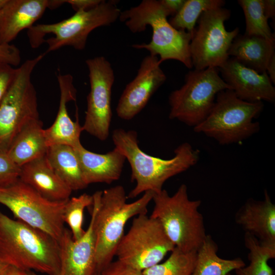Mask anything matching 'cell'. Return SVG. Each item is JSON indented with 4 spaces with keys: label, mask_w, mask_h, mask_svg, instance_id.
<instances>
[{
    "label": "cell",
    "mask_w": 275,
    "mask_h": 275,
    "mask_svg": "<svg viewBox=\"0 0 275 275\" xmlns=\"http://www.w3.org/2000/svg\"><path fill=\"white\" fill-rule=\"evenodd\" d=\"M112 137L115 148L130 164L131 180L135 182L127 198L133 199L149 191L159 193L167 180L186 171L200 159L199 150L187 142L178 146L173 158L163 159L143 152L139 147L138 134L134 130L117 128L113 131Z\"/></svg>",
    "instance_id": "cell-1"
},
{
    "label": "cell",
    "mask_w": 275,
    "mask_h": 275,
    "mask_svg": "<svg viewBox=\"0 0 275 275\" xmlns=\"http://www.w3.org/2000/svg\"><path fill=\"white\" fill-rule=\"evenodd\" d=\"M0 258L24 271L58 275L59 241L47 233L0 211Z\"/></svg>",
    "instance_id": "cell-2"
},
{
    "label": "cell",
    "mask_w": 275,
    "mask_h": 275,
    "mask_svg": "<svg viewBox=\"0 0 275 275\" xmlns=\"http://www.w3.org/2000/svg\"><path fill=\"white\" fill-rule=\"evenodd\" d=\"M153 193H144L139 199L127 203V196L122 185H116L93 195L94 233L97 271L113 261L117 248L124 235L129 219L147 214Z\"/></svg>",
    "instance_id": "cell-3"
},
{
    "label": "cell",
    "mask_w": 275,
    "mask_h": 275,
    "mask_svg": "<svg viewBox=\"0 0 275 275\" xmlns=\"http://www.w3.org/2000/svg\"><path fill=\"white\" fill-rule=\"evenodd\" d=\"M168 16L160 1L143 0L138 6L121 11L119 19L134 33L145 31L148 25L152 28L151 41L134 44L133 47L146 49L151 56H159L161 63L175 60L191 69L189 44L193 35L173 28L167 20Z\"/></svg>",
    "instance_id": "cell-4"
},
{
    "label": "cell",
    "mask_w": 275,
    "mask_h": 275,
    "mask_svg": "<svg viewBox=\"0 0 275 275\" xmlns=\"http://www.w3.org/2000/svg\"><path fill=\"white\" fill-rule=\"evenodd\" d=\"M152 200L150 216L159 222L175 247L184 252H196L207 235L199 211L201 201L189 199L184 184L172 196L163 189L153 193Z\"/></svg>",
    "instance_id": "cell-5"
},
{
    "label": "cell",
    "mask_w": 275,
    "mask_h": 275,
    "mask_svg": "<svg viewBox=\"0 0 275 275\" xmlns=\"http://www.w3.org/2000/svg\"><path fill=\"white\" fill-rule=\"evenodd\" d=\"M117 4L115 1L102 0L95 7L76 11L61 21L34 25L27 32L30 45L37 48L46 42L48 48L45 54L66 46L83 50L93 30L110 25L119 19L121 11Z\"/></svg>",
    "instance_id": "cell-6"
},
{
    "label": "cell",
    "mask_w": 275,
    "mask_h": 275,
    "mask_svg": "<svg viewBox=\"0 0 275 275\" xmlns=\"http://www.w3.org/2000/svg\"><path fill=\"white\" fill-rule=\"evenodd\" d=\"M262 101L249 102L239 98L229 89L216 95L213 106L206 119L194 127L221 145L240 143L260 130L254 121L263 108Z\"/></svg>",
    "instance_id": "cell-7"
},
{
    "label": "cell",
    "mask_w": 275,
    "mask_h": 275,
    "mask_svg": "<svg viewBox=\"0 0 275 275\" xmlns=\"http://www.w3.org/2000/svg\"><path fill=\"white\" fill-rule=\"evenodd\" d=\"M45 54L28 59L16 68L15 78L0 104V152L7 153L14 139L29 122L39 119L32 74Z\"/></svg>",
    "instance_id": "cell-8"
},
{
    "label": "cell",
    "mask_w": 275,
    "mask_h": 275,
    "mask_svg": "<svg viewBox=\"0 0 275 275\" xmlns=\"http://www.w3.org/2000/svg\"><path fill=\"white\" fill-rule=\"evenodd\" d=\"M227 89L230 87L219 76L218 68L190 71L182 86L169 97V118L196 127L209 115L217 94Z\"/></svg>",
    "instance_id": "cell-9"
},
{
    "label": "cell",
    "mask_w": 275,
    "mask_h": 275,
    "mask_svg": "<svg viewBox=\"0 0 275 275\" xmlns=\"http://www.w3.org/2000/svg\"><path fill=\"white\" fill-rule=\"evenodd\" d=\"M67 201L48 200L19 179L0 187V204L16 219L47 233L58 241L65 229L63 214Z\"/></svg>",
    "instance_id": "cell-10"
},
{
    "label": "cell",
    "mask_w": 275,
    "mask_h": 275,
    "mask_svg": "<svg viewBox=\"0 0 275 275\" xmlns=\"http://www.w3.org/2000/svg\"><path fill=\"white\" fill-rule=\"evenodd\" d=\"M159 222L139 215L117 248L118 260L141 271L159 263L175 248Z\"/></svg>",
    "instance_id": "cell-11"
},
{
    "label": "cell",
    "mask_w": 275,
    "mask_h": 275,
    "mask_svg": "<svg viewBox=\"0 0 275 275\" xmlns=\"http://www.w3.org/2000/svg\"><path fill=\"white\" fill-rule=\"evenodd\" d=\"M230 15L229 10L218 7L204 12L199 18L189 44L195 69L219 68L229 59V50L239 33L238 28L230 31L225 28Z\"/></svg>",
    "instance_id": "cell-12"
},
{
    "label": "cell",
    "mask_w": 275,
    "mask_h": 275,
    "mask_svg": "<svg viewBox=\"0 0 275 275\" xmlns=\"http://www.w3.org/2000/svg\"><path fill=\"white\" fill-rule=\"evenodd\" d=\"M90 84L83 130L98 140L105 141L109 135L112 117V89L115 74L111 63L99 56L86 61Z\"/></svg>",
    "instance_id": "cell-13"
},
{
    "label": "cell",
    "mask_w": 275,
    "mask_h": 275,
    "mask_svg": "<svg viewBox=\"0 0 275 275\" xmlns=\"http://www.w3.org/2000/svg\"><path fill=\"white\" fill-rule=\"evenodd\" d=\"M157 56L149 55L141 63L135 77L125 87L116 107L118 116L129 120L137 115L165 82L167 77Z\"/></svg>",
    "instance_id": "cell-14"
},
{
    "label": "cell",
    "mask_w": 275,
    "mask_h": 275,
    "mask_svg": "<svg viewBox=\"0 0 275 275\" xmlns=\"http://www.w3.org/2000/svg\"><path fill=\"white\" fill-rule=\"evenodd\" d=\"M218 70L224 81L240 99L249 102L274 101L275 88L266 71L259 73L232 57Z\"/></svg>",
    "instance_id": "cell-15"
},
{
    "label": "cell",
    "mask_w": 275,
    "mask_h": 275,
    "mask_svg": "<svg viewBox=\"0 0 275 275\" xmlns=\"http://www.w3.org/2000/svg\"><path fill=\"white\" fill-rule=\"evenodd\" d=\"M94 211L88 228L78 239L74 240L70 231L65 228L59 241L60 270L58 275H95L97 271L94 233Z\"/></svg>",
    "instance_id": "cell-16"
},
{
    "label": "cell",
    "mask_w": 275,
    "mask_h": 275,
    "mask_svg": "<svg viewBox=\"0 0 275 275\" xmlns=\"http://www.w3.org/2000/svg\"><path fill=\"white\" fill-rule=\"evenodd\" d=\"M60 98L56 118L49 128L44 129L47 146L64 145L76 148L81 145L80 136L83 131L77 118L76 121L71 120L68 115L67 104L75 101L76 90L73 84V76L70 74H57Z\"/></svg>",
    "instance_id": "cell-17"
},
{
    "label": "cell",
    "mask_w": 275,
    "mask_h": 275,
    "mask_svg": "<svg viewBox=\"0 0 275 275\" xmlns=\"http://www.w3.org/2000/svg\"><path fill=\"white\" fill-rule=\"evenodd\" d=\"M235 219L261 245L275 250V205L266 190L263 200L248 199L237 211Z\"/></svg>",
    "instance_id": "cell-18"
},
{
    "label": "cell",
    "mask_w": 275,
    "mask_h": 275,
    "mask_svg": "<svg viewBox=\"0 0 275 275\" xmlns=\"http://www.w3.org/2000/svg\"><path fill=\"white\" fill-rule=\"evenodd\" d=\"M48 0H6L0 8V45L10 44L48 8Z\"/></svg>",
    "instance_id": "cell-19"
},
{
    "label": "cell",
    "mask_w": 275,
    "mask_h": 275,
    "mask_svg": "<svg viewBox=\"0 0 275 275\" xmlns=\"http://www.w3.org/2000/svg\"><path fill=\"white\" fill-rule=\"evenodd\" d=\"M19 179L52 201H66L72 192L50 166L45 155L22 166Z\"/></svg>",
    "instance_id": "cell-20"
},
{
    "label": "cell",
    "mask_w": 275,
    "mask_h": 275,
    "mask_svg": "<svg viewBox=\"0 0 275 275\" xmlns=\"http://www.w3.org/2000/svg\"><path fill=\"white\" fill-rule=\"evenodd\" d=\"M73 148L87 185L95 183L111 184L120 178L126 158L116 148L105 154L91 152L82 144Z\"/></svg>",
    "instance_id": "cell-21"
},
{
    "label": "cell",
    "mask_w": 275,
    "mask_h": 275,
    "mask_svg": "<svg viewBox=\"0 0 275 275\" xmlns=\"http://www.w3.org/2000/svg\"><path fill=\"white\" fill-rule=\"evenodd\" d=\"M274 42L257 36L238 35L232 43L228 54L245 66L262 73L266 71L271 57L275 53Z\"/></svg>",
    "instance_id": "cell-22"
},
{
    "label": "cell",
    "mask_w": 275,
    "mask_h": 275,
    "mask_svg": "<svg viewBox=\"0 0 275 275\" xmlns=\"http://www.w3.org/2000/svg\"><path fill=\"white\" fill-rule=\"evenodd\" d=\"M42 124L40 119L29 122L9 147L7 154L19 167L46 155L48 147Z\"/></svg>",
    "instance_id": "cell-23"
},
{
    "label": "cell",
    "mask_w": 275,
    "mask_h": 275,
    "mask_svg": "<svg viewBox=\"0 0 275 275\" xmlns=\"http://www.w3.org/2000/svg\"><path fill=\"white\" fill-rule=\"evenodd\" d=\"M45 156L55 172L72 191L82 189L88 186L73 147L64 145L51 146L48 148Z\"/></svg>",
    "instance_id": "cell-24"
},
{
    "label": "cell",
    "mask_w": 275,
    "mask_h": 275,
    "mask_svg": "<svg viewBox=\"0 0 275 275\" xmlns=\"http://www.w3.org/2000/svg\"><path fill=\"white\" fill-rule=\"evenodd\" d=\"M218 246L207 235L197 251V257L191 275H228L232 271L245 265L240 258L226 259L217 255Z\"/></svg>",
    "instance_id": "cell-25"
},
{
    "label": "cell",
    "mask_w": 275,
    "mask_h": 275,
    "mask_svg": "<svg viewBox=\"0 0 275 275\" xmlns=\"http://www.w3.org/2000/svg\"><path fill=\"white\" fill-rule=\"evenodd\" d=\"M244 244L249 251L250 263L235 270L236 275H273L269 260L274 258L275 250L261 245L253 235H244Z\"/></svg>",
    "instance_id": "cell-26"
},
{
    "label": "cell",
    "mask_w": 275,
    "mask_h": 275,
    "mask_svg": "<svg viewBox=\"0 0 275 275\" xmlns=\"http://www.w3.org/2000/svg\"><path fill=\"white\" fill-rule=\"evenodd\" d=\"M223 0H185L179 11L169 21L178 30H183L193 35L196 23L204 12L223 7Z\"/></svg>",
    "instance_id": "cell-27"
},
{
    "label": "cell",
    "mask_w": 275,
    "mask_h": 275,
    "mask_svg": "<svg viewBox=\"0 0 275 275\" xmlns=\"http://www.w3.org/2000/svg\"><path fill=\"white\" fill-rule=\"evenodd\" d=\"M197 251L184 252L175 248L169 257L143 271L144 275H191L194 269Z\"/></svg>",
    "instance_id": "cell-28"
},
{
    "label": "cell",
    "mask_w": 275,
    "mask_h": 275,
    "mask_svg": "<svg viewBox=\"0 0 275 275\" xmlns=\"http://www.w3.org/2000/svg\"><path fill=\"white\" fill-rule=\"evenodd\" d=\"M245 21V34L262 37L269 40H275L265 15L263 0H238Z\"/></svg>",
    "instance_id": "cell-29"
},
{
    "label": "cell",
    "mask_w": 275,
    "mask_h": 275,
    "mask_svg": "<svg viewBox=\"0 0 275 275\" xmlns=\"http://www.w3.org/2000/svg\"><path fill=\"white\" fill-rule=\"evenodd\" d=\"M93 195L84 193L78 197L69 198L66 202L63 214V221L66 223L71 233L72 238L76 240L85 233L82 228L84 212L85 208L92 206Z\"/></svg>",
    "instance_id": "cell-30"
},
{
    "label": "cell",
    "mask_w": 275,
    "mask_h": 275,
    "mask_svg": "<svg viewBox=\"0 0 275 275\" xmlns=\"http://www.w3.org/2000/svg\"><path fill=\"white\" fill-rule=\"evenodd\" d=\"M21 167L7 154L0 152V187L13 184L20 177Z\"/></svg>",
    "instance_id": "cell-31"
},
{
    "label": "cell",
    "mask_w": 275,
    "mask_h": 275,
    "mask_svg": "<svg viewBox=\"0 0 275 275\" xmlns=\"http://www.w3.org/2000/svg\"><path fill=\"white\" fill-rule=\"evenodd\" d=\"M16 72V68L0 62V104L15 78Z\"/></svg>",
    "instance_id": "cell-32"
},
{
    "label": "cell",
    "mask_w": 275,
    "mask_h": 275,
    "mask_svg": "<svg viewBox=\"0 0 275 275\" xmlns=\"http://www.w3.org/2000/svg\"><path fill=\"white\" fill-rule=\"evenodd\" d=\"M100 275H144L143 271L118 260L111 262L100 272Z\"/></svg>",
    "instance_id": "cell-33"
},
{
    "label": "cell",
    "mask_w": 275,
    "mask_h": 275,
    "mask_svg": "<svg viewBox=\"0 0 275 275\" xmlns=\"http://www.w3.org/2000/svg\"><path fill=\"white\" fill-rule=\"evenodd\" d=\"M2 6H0V8ZM20 61V52L15 45L11 44L0 45L1 63L7 64L13 67L18 66Z\"/></svg>",
    "instance_id": "cell-34"
},
{
    "label": "cell",
    "mask_w": 275,
    "mask_h": 275,
    "mask_svg": "<svg viewBox=\"0 0 275 275\" xmlns=\"http://www.w3.org/2000/svg\"><path fill=\"white\" fill-rule=\"evenodd\" d=\"M102 0H67L66 3L71 5L75 12L88 10L99 5Z\"/></svg>",
    "instance_id": "cell-35"
},
{
    "label": "cell",
    "mask_w": 275,
    "mask_h": 275,
    "mask_svg": "<svg viewBox=\"0 0 275 275\" xmlns=\"http://www.w3.org/2000/svg\"><path fill=\"white\" fill-rule=\"evenodd\" d=\"M185 0H160V3L169 16L176 15L181 9Z\"/></svg>",
    "instance_id": "cell-36"
},
{
    "label": "cell",
    "mask_w": 275,
    "mask_h": 275,
    "mask_svg": "<svg viewBox=\"0 0 275 275\" xmlns=\"http://www.w3.org/2000/svg\"><path fill=\"white\" fill-rule=\"evenodd\" d=\"M263 9L265 16L268 19H274L275 1L263 0Z\"/></svg>",
    "instance_id": "cell-37"
},
{
    "label": "cell",
    "mask_w": 275,
    "mask_h": 275,
    "mask_svg": "<svg viewBox=\"0 0 275 275\" xmlns=\"http://www.w3.org/2000/svg\"><path fill=\"white\" fill-rule=\"evenodd\" d=\"M266 71L273 84H275V53L271 57Z\"/></svg>",
    "instance_id": "cell-38"
},
{
    "label": "cell",
    "mask_w": 275,
    "mask_h": 275,
    "mask_svg": "<svg viewBox=\"0 0 275 275\" xmlns=\"http://www.w3.org/2000/svg\"><path fill=\"white\" fill-rule=\"evenodd\" d=\"M5 275H24V271L10 265Z\"/></svg>",
    "instance_id": "cell-39"
},
{
    "label": "cell",
    "mask_w": 275,
    "mask_h": 275,
    "mask_svg": "<svg viewBox=\"0 0 275 275\" xmlns=\"http://www.w3.org/2000/svg\"><path fill=\"white\" fill-rule=\"evenodd\" d=\"M10 265L0 258V275H5Z\"/></svg>",
    "instance_id": "cell-40"
},
{
    "label": "cell",
    "mask_w": 275,
    "mask_h": 275,
    "mask_svg": "<svg viewBox=\"0 0 275 275\" xmlns=\"http://www.w3.org/2000/svg\"><path fill=\"white\" fill-rule=\"evenodd\" d=\"M65 3V1H49L48 8L53 9Z\"/></svg>",
    "instance_id": "cell-41"
},
{
    "label": "cell",
    "mask_w": 275,
    "mask_h": 275,
    "mask_svg": "<svg viewBox=\"0 0 275 275\" xmlns=\"http://www.w3.org/2000/svg\"><path fill=\"white\" fill-rule=\"evenodd\" d=\"M24 275H35L34 273H31L30 271H24Z\"/></svg>",
    "instance_id": "cell-42"
},
{
    "label": "cell",
    "mask_w": 275,
    "mask_h": 275,
    "mask_svg": "<svg viewBox=\"0 0 275 275\" xmlns=\"http://www.w3.org/2000/svg\"><path fill=\"white\" fill-rule=\"evenodd\" d=\"M6 0H0V6H2L3 5V4L5 3Z\"/></svg>",
    "instance_id": "cell-43"
},
{
    "label": "cell",
    "mask_w": 275,
    "mask_h": 275,
    "mask_svg": "<svg viewBox=\"0 0 275 275\" xmlns=\"http://www.w3.org/2000/svg\"><path fill=\"white\" fill-rule=\"evenodd\" d=\"M95 275H100V272H97Z\"/></svg>",
    "instance_id": "cell-44"
},
{
    "label": "cell",
    "mask_w": 275,
    "mask_h": 275,
    "mask_svg": "<svg viewBox=\"0 0 275 275\" xmlns=\"http://www.w3.org/2000/svg\"><path fill=\"white\" fill-rule=\"evenodd\" d=\"M228 275H232V274L230 273Z\"/></svg>",
    "instance_id": "cell-45"
}]
</instances>
